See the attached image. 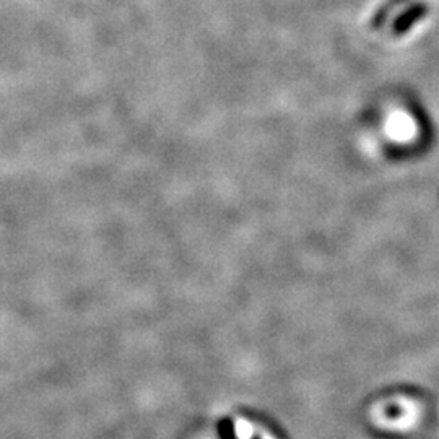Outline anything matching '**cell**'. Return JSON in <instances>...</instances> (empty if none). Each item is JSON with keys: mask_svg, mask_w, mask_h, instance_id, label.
Instances as JSON below:
<instances>
[{"mask_svg": "<svg viewBox=\"0 0 439 439\" xmlns=\"http://www.w3.org/2000/svg\"><path fill=\"white\" fill-rule=\"evenodd\" d=\"M388 132L392 139L399 140V142H407L412 137H415L416 127L415 122L404 113H394L389 119Z\"/></svg>", "mask_w": 439, "mask_h": 439, "instance_id": "1", "label": "cell"}]
</instances>
